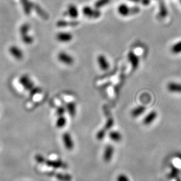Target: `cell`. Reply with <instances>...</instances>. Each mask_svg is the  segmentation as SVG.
I'll return each instance as SVG.
<instances>
[{"label":"cell","mask_w":181,"mask_h":181,"mask_svg":"<svg viewBox=\"0 0 181 181\" xmlns=\"http://www.w3.org/2000/svg\"><path fill=\"white\" fill-rule=\"evenodd\" d=\"M30 31V26L25 24L22 25L19 29V33L21 34L22 41L24 44L30 45L34 41V39L31 36L28 35V32Z\"/></svg>","instance_id":"obj_1"},{"label":"cell","mask_w":181,"mask_h":181,"mask_svg":"<svg viewBox=\"0 0 181 181\" xmlns=\"http://www.w3.org/2000/svg\"><path fill=\"white\" fill-rule=\"evenodd\" d=\"M19 82L25 90H28L30 92L36 88L34 82L27 75H23L20 77Z\"/></svg>","instance_id":"obj_2"},{"label":"cell","mask_w":181,"mask_h":181,"mask_svg":"<svg viewBox=\"0 0 181 181\" xmlns=\"http://www.w3.org/2000/svg\"><path fill=\"white\" fill-rule=\"evenodd\" d=\"M8 51L10 55L17 60H21L24 58L23 51L19 47L15 45H12L9 47Z\"/></svg>","instance_id":"obj_3"},{"label":"cell","mask_w":181,"mask_h":181,"mask_svg":"<svg viewBox=\"0 0 181 181\" xmlns=\"http://www.w3.org/2000/svg\"><path fill=\"white\" fill-rule=\"evenodd\" d=\"M58 59L61 63L67 65H71L74 63L73 57L65 52H61L58 55Z\"/></svg>","instance_id":"obj_4"},{"label":"cell","mask_w":181,"mask_h":181,"mask_svg":"<svg viewBox=\"0 0 181 181\" xmlns=\"http://www.w3.org/2000/svg\"><path fill=\"white\" fill-rule=\"evenodd\" d=\"M63 145L65 146L66 149L68 150H73L74 147V142L72 136L69 133L66 132L63 134Z\"/></svg>","instance_id":"obj_5"},{"label":"cell","mask_w":181,"mask_h":181,"mask_svg":"<svg viewBox=\"0 0 181 181\" xmlns=\"http://www.w3.org/2000/svg\"><path fill=\"white\" fill-rule=\"evenodd\" d=\"M73 36L67 32H59L56 35L57 40L61 42H68L72 41Z\"/></svg>","instance_id":"obj_6"},{"label":"cell","mask_w":181,"mask_h":181,"mask_svg":"<svg viewBox=\"0 0 181 181\" xmlns=\"http://www.w3.org/2000/svg\"><path fill=\"white\" fill-rule=\"evenodd\" d=\"M128 59L131 64L132 67L133 69H135L138 67L140 63V58L138 55L132 51H131L128 54Z\"/></svg>","instance_id":"obj_7"},{"label":"cell","mask_w":181,"mask_h":181,"mask_svg":"<svg viewBox=\"0 0 181 181\" xmlns=\"http://www.w3.org/2000/svg\"><path fill=\"white\" fill-rule=\"evenodd\" d=\"M97 63L100 68L103 71H106L109 68V63L107 58L104 55H99L98 56Z\"/></svg>","instance_id":"obj_8"},{"label":"cell","mask_w":181,"mask_h":181,"mask_svg":"<svg viewBox=\"0 0 181 181\" xmlns=\"http://www.w3.org/2000/svg\"><path fill=\"white\" fill-rule=\"evenodd\" d=\"M114 154V148L112 145H107L105 148L103 154V158L105 162H109L112 158Z\"/></svg>","instance_id":"obj_9"},{"label":"cell","mask_w":181,"mask_h":181,"mask_svg":"<svg viewBox=\"0 0 181 181\" xmlns=\"http://www.w3.org/2000/svg\"><path fill=\"white\" fill-rule=\"evenodd\" d=\"M169 92L174 93H181V84L177 82H169L167 85Z\"/></svg>","instance_id":"obj_10"},{"label":"cell","mask_w":181,"mask_h":181,"mask_svg":"<svg viewBox=\"0 0 181 181\" xmlns=\"http://www.w3.org/2000/svg\"><path fill=\"white\" fill-rule=\"evenodd\" d=\"M157 117V113L155 111H151L148 113L143 120V122L145 125H149L154 122L155 119Z\"/></svg>","instance_id":"obj_11"},{"label":"cell","mask_w":181,"mask_h":181,"mask_svg":"<svg viewBox=\"0 0 181 181\" xmlns=\"http://www.w3.org/2000/svg\"><path fill=\"white\" fill-rule=\"evenodd\" d=\"M84 14V15L90 17V18H97L100 16V13L96 11H94L93 9H91L90 8L88 7H85L84 8V9L83 10Z\"/></svg>","instance_id":"obj_12"},{"label":"cell","mask_w":181,"mask_h":181,"mask_svg":"<svg viewBox=\"0 0 181 181\" xmlns=\"http://www.w3.org/2000/svg\"><path fill=\"white\" fill-rule=\"evenodd\" d=\"M145 109L146 108L144 106H138L132 109L131 111V115L133 117H139L145 112Z\"/></svg>","instance_id":"obj_13"},{"label":"cell","mask_w":181,"mask_h":181,"mask_svg":"<svg viewBox=\"0 0 181 181\" xmlns=\"http://www.w3.org/2000/svg\"><path fill=\"white\" fill-rule=\"evenodd\" d=\"M118 13L122 16H128L131 13V10L126 5H121L118 7Z\"/></svg>","instance_id":"obj_14"},{"label":"cell","mask_w":181,"mask_h":181,"mask_svg":"<svg viewBox=\"0 0 181 181\" xmlns=\"http://www.w3.org/2000/svg\"><path fill=\"white\" fill-rule=\"evenodd\" d=\"M109 138L112 140L116 142H118L119 141L122 140V135L119 132L116 131H111L109 133Z\"/></svg>","instance_id":"obj_15"},{"label":"cell","mask_w":181,"mask_h":181,"mask_svg":"<svg viewBox=\"0 0 181 181\" xmlns=\"http://www.w3.org/2000/svg\"><path fill=\"white\" fill-rule=\"evenodd\" d=\"M67 109L71 116H74L76 113V105L74 102L68 103L67 105Z\"/></svg>","instance_id":"obj_16"},{"label":"cell","mask_w":181,"mask_h":181,"mask_svg":"<svg viewBox=\"0 0 181 181\" xmlns=\"http://www.w3.org/2000/svg\"><path fill=\"white\" fill-rule=\"evenodd\" d=\"M67 123V119L63 116H59L56 121V126L58 128H63Z\"/></svg>","instance_id":"obj_17"},{"label":"cell","mask_w":181,"mask_h":181,"mask_svg":"<svg viewBox=\"0 0 181 181\" xmlns=\"http://www.w3.org/2000/svg\"><path fill=\"white\" fill-rule=\"evenodd\" d=\"M68 14L71 18H76L78 17V11L77 8L74 5L70 6L68 8Z\"/></svg>","instance_id":"obj_18"},{"label":"cell","mask_w":181,"mask_h":181,"mask_svg":"<svg viewBox=\"0 0 181 181\" xmlns=\"http://www.w3.org/2000/svg\"><path fill=\"white\" fill-rule=\"evenodd\" d=\"M171 51L172 53L178 54L181 53V41L178 42L176 44L173 45L171 48Z\"/></svg>","instance_id":"obj_19"},{"label":"cell","mask_w":181,"mask_h":181,"mask_svg":"<svg viewBox=\"0 0 181 181\" xmlns=\"http://www.w3.org/2000/svg\"><path fill=\"white\" fill-rule=\"evenodd\" d=\"M167 9L166 6L163 3H162L160 5V11H159V15L161 17L164 18L165 17H167Z\"/></svg>","instance_id":"obj_20"},{"label":"cell","mask_w":181,"mask_h":181,"mask_svg":"<svg viewBox=\"0 0 181 181\" xmlns=\"http://www.w3.org/2000/svg\"><path fill=\"white\" fill-rule=\"evenodd\" d=\"M76 23H67L65 21H59L57 23V26L58 27H67V26H74L76 25Z\"/></svg>","instance_id":"obj_21"},{"label":"cell","mask_w":181,"mask_h":181,"mask_svg":"<svg viewBox=\"0 0 181 181\" xmlns=\"http://www.w3.org/2000/svg\"><path fill=\"white\" fill-rule=\"evenodd\" d=\"M117 181H130V179L125 174H120L117 177Z\"/></svg>","instance_id":"obj_22"},{"label":"cell","mask_w":181,"mask_h":181,"mask_svg":"<svg viewBox=\"0 0 181 181\" xmlns=\"http://www.w3.org/2000/svg\"><path fill=\"white\" fill-rule=\"evenodd\" d=\"M178 174V170L177 168H173L172 169V172L170 174V177L172 178H177Z\"/></svg>","instance_id":"obj_23"},{"label":"cell","mask_w":181,"mask_h":181,"mask_svg":"<svg viewBox=\"0 0 181 181\" xmlns=\"http://www.w3.org/2000/svg\"><path fill=\"white\" fill-rule=\"evenodd\" d=\"M65 109L63 108V107H59L57 110V114L59 117V116H63V113H65Z\"/></svg>","instance_id":"obj_24"},{"label":"cell","mask_w":181,"mask_h":181,"mask_svg":"<svg viewBox=\"0 0 181 181\" xmlns=\"http://www.w3.org/2000/svg\"><path fill=\"white\" fill-rule=\"evenodd\" d=\"M177 181H181V179H177Z\"/></svg>","instance_id":"obj_25"},{"label":"cell","mask_w":181,"mask_h":181,"mask_svg":"<svg viewBox=\"0 0 181 181\" xmlns=\"http://www.w3.org/2000/svg\"><path fill=\"white\" fill-rule=\"evenodd\" d=\"M180 1H181V0H180Z\"/></svg>","instance_id":"obj_26"}]
</instances>
